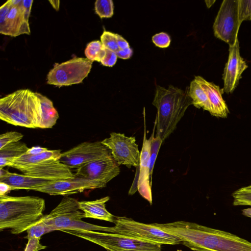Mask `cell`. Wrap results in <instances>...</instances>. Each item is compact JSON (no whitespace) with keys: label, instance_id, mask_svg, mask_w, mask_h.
<instances>
[{"label":"cell","instance_id":"obj_1","mask_svg":"<svg viewBox=\"0 0 251 251\" xmlns=\"http://www.w3.org/2000/svg\"><path fill=\"white\" fill-rule=\"evenodd\" d=\"M152 225L176 236L194 251H251V242L223 230L178 221Z\"/></svg>","mask_w":251,"mask_h":251},{"label":"cell","instance_id":"obj_2","mask_svg":"<svg viewBox=\"0 0 251 251\" xmlns=\"http://www.w3.org/2000/svg\"><path fill=\"white\" fill-rule=\"evenodd\" d=\"M45 200L34 196H0V231L13 234L26 231L44 216Z\"/></svg>","mask_w":251,"mask_h":251},{"label":"cell","instance_id":"obj_3","mask_svg":"<svg viewBox=\"0 0 251 251\" xmlns=\"http://www.w3.org/2000/svg\"><path fill=\"white\" fill-rule=\"evenodd\" d=\"M152 104L157 109L155 135L164 141L175 130L187 108L192 104L189 87L184 91L172 85L168 89L157 85Z\"/></svg>","mask_w":251,"mask_h":251},{"label":"cell","instance_id":"obj_4","mask_svg":"<svg viewBox=\"0 0 251 251\" xmlns=\"http://www.w3.org/2000/svg\"><path fill=\"white\" fill-rule=\"evenodd\" d=\"M42 110L36 92L18 90L0 99V119L8 124L27 128H40Z\"/></svg>","mask_w":251,"mask_h":251},{"label":"cell","instance_id":"obj_5","mask_svg":"<svg viewBox=\"0 0 251 251\" xmlns=\"http://www.w3.org/2000/svg\"><path fill=\"white\" fill-rule=\"evenodd\" d=\"M84 218L85 214L79 208L78 201L66 196L49 214L43 216V221L52 231L75 229L106 231V226L86 223L81 220Z\"/></svg>","mask_w":251,"mask_h":251},{"label":"cell","instance_id":"obj_6","mask_svg":"<svg viewBox=\"0 0 251 251\" xmlns=\"http://www.w3.org/2000/svg\"><path fill=\"white\" fill-rule=\"evenodd\" d=\"M61 231L97 244L107 251H162L161 245L117 233L82 229Z\"/></svg>","mask_w":251,"mask_h":251},{"label":"cell","instance_id":"obj_7","mask_svg":"<svg viewBox=\"0 0 251 251\" xmlns=\"http://www.w3.org/2000/svg\"><path fill=\"white\" fill-rule=\"evenodd\" d=\"M115 226L108 227L107 232L117 233L160 245L181 243L179 238L151 224L138 222L126 217L115 216Z\"/></svg>","mask_w":251,"mask_h":251},{"label":"cell","instance_id":"obj_8","mask_svg":"<svg viewBox=\"0 0 251 251\" xmlns=\"http://www.w3.org/2000/svg\"><path fill=\"white\" fill-rule=\"evenodd\" d=\"M23 0H9L0 7V33L16 37L30 34L28 22L31 9L24 7Z\"/></svg>","mask_w":251,"mask_h":251},{"label":"cell","instance_id":"obj_9","mask_svg":"<svg viewBox=\"0 0 251 251\" xmlns=\"http://www.w3.org/2000/svg\"><path fill=\"white\" fill-rule=\"evenodd\" d=\"M93 62L87 58L75 57L56 64L48 73V84L61 87L82 82L90 72Z\"/></svg>","mask_w":251,"mask_h":251},{"label":"cell","instance_id":"obj_10","mask_svg":"<svg viewBox=\"0 0 251 251\" xmlns=\"http://www.w3.org/2000/svg\"><path fill=\"white\" fill-rule=\"evenodd\" d=\"M238 8L239 0H223L213 26L215 36L229 47L233 46L238 40V33L242 23Z\"/></svg>","mask_w":251,"mask_h":251},{"label":"cell","instance_id":"obj_11","mask_svg":"<svg viewBox=\"0 0 251 251\" xmlns=\"http://www.w3.org/2000/svg\"><path fill=\"white\" fill-rule=\"evenodd\" d=\"M111 152L114 160L120 165L130 168L139 166L140 152L134 136H126L121 133L111 132L110 136L101 141Z\"/></svg>","mask_w":251,"mask_h":251},{"label":"cell","instance_id":"obj_12","mask_svg":"<svg viewBox=\"0 0 251 251\" xmlns=\"http://www.w3.org/2000/svg\"><path fill=\"white\" fill-rule=\"evenodd\" d=\"M109 154L110 151L101 142H85L62 153L59 161L76 169Z\"/></svg>","mask_w":251,"mask_h":251},{"label":"cell","instance_id":"obj_13","mask_svg":"<svg viewBox=\"0 0 251 251\" xmlns=\"http://www.w3.org/2000/svg\"><path fill=\"white\" fill-rule=\"evenodd\" d=\"M120 173L111 153L75 169V176L100 181L105 185Z\"/></svg>","mask_w":251,"mask_h":251},{"label":"cell","instance_id":"obj_14","mask_svg":"<svg viewBox=\"0 0 251 251\" xmlns=\"http://www.w3.org/2000/svg\"><path fill=\"white\" fill-rule=\"evenodd\" d=\"M106 185L96 181L76 177L65 180L54 181L35 189L34 191L50 195L68 196L79 193L86 190L102 188Z\"/></svg>","mask_w":251,"mask_h":251},{"label":"cell","instance_id":"obj_15","mask_svg":"<svg viewBox=\"0 0 251 251\" xmlns=\"http://www.w3.org/2000/svg\"><path fill=\"white\" fill-rule=\"evenodd\" d=\"M23 175L54 181L75 177L70 168L59 160H49L20 170Z\"/></svg>","mask_w":251,"mask_h":251},{"label":"cell","instance_id":"obj_16","mask_svg":"<svg viewBox=\"0 0 251 251\" xmlns=\"http://www.w3.org/2000/svg\"><path fill=\"white\" fill-rule=\"evenodd\" d=\"M248 67L246 62L240 56L238 39L233 46L229 48L228 60L223 74L224 92L229 94L234 91L242 77V74Z\"/></svg>","mask_w":251,"mask_h":251},{"label":"cell","instance_id":"obj_17","mask_svg":"<svg viewBox=\"0 0 251 251\" xmlns=\"http://www.w3.org/2000/svg\"><path fill=\"white\" fill-rule=\"evenodd\" d=\"M143 142L140 152L139 174L137 181V189L139 194L150 203L152 204L151 184L150 174V150L151 141L156 128L155 122L153 132L149 139L146 137L145 121Z\"/></svg>","mask_w":251,"mask_h":251},{"label":"cell","instance_id":"obj_18","mask_svg":"<svg viewBox=\"0 0 251 251\" xmlns=\"http://www.w3.org/2000/svg\"><path fill=\"white\" fill-rule=\"evenodd\" d=\"M194 80L202 87L207 95L211 109L210 114L217 117L226 118L229 110L222 97L223 89L201 76H196Z\"/></svg>","mask_w":251,"mask_h":251},{"label":"cell","instance_id":"obj_19","mask_svg":"<svg viewBox=\"0 0 251 251\" xmlns=\"http://www.w3.org/2000/svg\"><path fill=\"white\" fill-rule=\"evenodd\" d=\"M54 181L12 173L3 168L0 169V182L9 185L12 190L25 189L34 191Z\"/></svg>","mask_w":251,"mask_h":251},{"label":"cell","instance_id":"obj_20","mask_svg":"<svg viewBox=\"0 0 251 251\" xmlns=\"http://www.w3.org/2000/svg\"><path fill=\"white\" fill-rule=\"evenodd\" d=\"M110 199L106 196L92 201H78L79 209L82 211L85 218H94L114 223L115 216L108 212L105 207V203Z\"/></svg>","mask_w":251,"mask_h":251},{"label":"cell","instance_id":"obj_21","mask_svg":"<svg viewBox=\"0 0 251 251\" xmlns=\"http://www.w3.org/2000/svg\"><path fill=\"white\" fill-rule=\"evenodd\" d=\"M62 153L60 150H48L37 155L25 154L14 160L9 166L19 171L49 160H59Z\"/></svg>","mask_w":251,"mask_h":251},{"label":"cell","instance_id":"obj_22","mask_svg":"<svg viewBox=\"0 0 251 251\" xmlns=\"http://www.w3.org/2000/svg\"><path fill=\"white\" fill-rule=\"evenodd\" d=\"M29 149L25 143L18 141L0 149V169L9 167L14 160L26 153Z\"/></svg>","mask_w":251,"mask_h":251},{"label":"cell","instance_id":"obj_23","mask_svg":"<svg viewBox=\"0 0 251 251\" xmlns=\"http://www.w3.org/2000/svg\"><path fill=\"white\" fill-rule=\"evenodd\" d=\"M36 95L39 99L42 110L40 128H51L59 118L58 112L51 100L40 93L36 92Z\"/></svg>","mask_w":251,"mask_h":251},{"label":"cell","instance_id":"obj_24","mask_svg":"<svg viewBox=\"0 0 251 251\" xmlns=\"http://www.w3.org/2000/svg\"><path fill=\"white\" fill-rule=\"evenodd\" d=\"M189 95L195 107L201 108L210 113L211 109L207 95L202 87L194 79L191 82L189 87Z\"/></svg>","mask_w":251,"mask_h":251},{"label":"cell","instance_id":"obj_25","mask_svg":"<svg viewBox=\"0 0 251 251\" xmlns=\"http://www.w3.org/2000/svg\"><path fill=\"white\" fill-rule=\"evenodd\" d=\"M105 48L100 41H93L89 43L84 51L86 58L91 61L100 62L105 56Z\"/></svg>","mask_w":251,"mask_h":251},{"label":"cell","instance_id":"obj_26","mask_svg":"<svg viewBox=\"0 0 251 251\" xmlns=\"http://www.w3.org/2000/svg\"><path fill=\"white\" fill-rule=\"evenodd\" d=\"M234 206H251V185L242 187L232 194Z\"/></svg>","mask_w":251,"mask_h":251},{"label":"cell","instance_id":"obj_27","mask_svg":"<svg viewBox=\"0 0 251 251\" xmlns=\"http://www.w3.org/2000/svg\"><path fill=\"white\" fill-rule=\"evenodd\" d=\"M95 10L100 18H110L114 14L113 2L112 0H97Z\"/></svg>","mask_w":251,"mask_h":251},{"label":"cell","instance_id":"obj_28","mask_svg":"<svg viewBox=\"0 0 251 251\" xmlns=\"http://www.w3.org/2000/svg\"><path fill=\"white\" fill-rule=\"evenodd\" d=\"M52 231L42 218L26 230L27 235L25 238L27 239L34 237L40 238L42 235Z\"/></svg>","mask_w":251,"mask_h":251},{"label":"cell","instance_id":"obj_29","mask_svg":"<svg viewBox=\"0 0 251 251\" xmlns=\"http://www.w3.org/2000/svg\"><path fill=\"white\" fill-rule=\"evenodd\" d=\"M163 142V141L158 136L155 135H154L151 141L150 150V174L151 184L154 165Z\"/></svg>","mask_w":251,"mask_h":251},{"label":"cell","instance_id":"obj_30","mask_svg":"<svg viewBox=\"0 0 251 251\" xmlns=\"http://www.w3.org/2000/svg\"><path fill=\"white\" fill-rule=\"evenodd\" d=\"M100 42L106 49L115 52L119 50L115 33L104 30L100 36Z\"/></svg>","mask_w":251,"mask_h":251},{"label":"cell","instance_id":"obj_31","mask_svg":"<svg viewBox=\"0 0 251 251\" xmlns=\"http://www.w3.org/2000/svg\"><path fill=\"white\" fill-rule=\"evenodd\" d=\"M23 137L21 133L16 131H9L1 134L0 135V149L9 144L20 141Z\"/></svg>","mask_w":251,"mask_h":251},{"label":"cell","instance_id":"obj_32","mask_svg":"<svg viewBox=\"0 0 251 251\" xmlns=\"http://www.w3.org/2000/svg\"><path fill=\"white\" fill-rule=\"evenodd\" d=\"M238 11L241 23L244 21L251 20V0H239Z\"/></svg>","mask_w":251,"mask_h":251},{"label":"cell","instance_id":"obj_33","mask_svg":"<svg viewBox=\"0 0 251 251\" xmlns=\"http://www.w3.org/2000/svg\"><path fill=\"white\" fill-rule=\"evenodd\" d=\"M154 44L160 48H166L169 46L171 43L170 36L166 33L161 32L154 35L152 37Z\"/></svg>","mask_w":251,"mask_h":251},{"label":"cell","instance_id":"obj_34","mask_svg":"<svg viewBox=\"0 0 251 251\" xmlns=\"http://www.w3.org/2000/svg\"><path fill=\"white\" fill-rule=\"evenodd\" d=\"M105 56L100 62L104 66L113 67L117 62L118 56L116 52L107 49H105Z\"/></svg>","mask_w":251,"mask_h":251},{"label":"cell","instance_id":"obj_35","mask_svg":"<svg viewBox=\"0 0 251 251\" xmlns=\"http://www.w3.org/2000/svg\"><path fill=\"white\" fill-rule=\"evenodd\" d=\"M40 238L31 237L29 238L24 251H39L47 248L40 243Z\"/></svg>","mask_w":251,"mask_h":251},{"label":"cell","instance_id":"obj_36","mask_svg":"<svg viewBox=\"0 0 251 251\" xmlns=\"http://www.w3.org/2000/svg\"><path fill=\"white\" fill-rule=\"evenodd\" d=\"M116 53L118 57L123 59H127L131 57L133 54V50L130 47L124 50H119Z\"/></svg>","mask_w":251,"mask_h":251},{"label":"cell","instance_id":"obj_37","mask_svg":"<svg viewBox=\"0 0 251 251\" xmlns=\"http://www.w3.org/2000/svg\"><path fill=\"white\" fill-rule=\"evenodd\" d=\"M118 47L120 50H124L129 47L128 43L120 35L116 34Z\"/></svg>","mask_w":251,"mask_h":251},{"label":"cell","instance_id":"obj_38","mask_svg":"<svg viewBox=\"0 0 251 251\" xmlns=\"http://www.w3.org/2000/svg\"><path fill=\"white\" fill-rule=\"evenodd\" d=\"M48 149L46 148L39 146L32 147L29 148L25 154L29 155H37L48 151Z\"/></svg>","mask_w":251,"mask_h":251},{"label":"cell","instance_id":"obj_39","mask_svg":"<svg viewBox=\"0 0 251 251\" xmlns=\"http://www.w3.org/2000/svg\"><path fill=\"white\" fill-rule=\"evenodd\" d=\"M11 190V188L9 185L0 182V196L6 195Z\"/></svg>","mask_w":251,"mask_h":251},{"label":"cell","instance_id":"obj_40","mask_svg":"<svg viewBox=\"0 0 251 251\" xmlns=\"http://www.w3.org/2000/svg\"><path fill=\"white\" fill-rule=\"evenodd\" d=\"M49 2L54 9L57 11L59 10L60 5L59 0H49Z\"/></svg>","mask_w":251,"mask_h":251},{"label":"cell","instance_id":"obj_41","mask_svg":"<svg viewBox=\"0 0 251 251\" xmlns=\"http://www.w3.org/2000/svg\"><path fill=\"white\" fill-rule=\"evenodd\" d=\"M242 214L246 217L251 218V207L242 210Z\"/></svg>","mask_w":251,"mask_h":251},{"label":"cell","instance_id":"obj_42","mask_svg":"<svg viewBox=\"0 0 251 251\" xmlns=\"http://www.w3.org/2000/svg\"><path fill=\"white\" fill-rule=\"evenodd\" d=\"M207 7L210 8L213 3L215 2V0H205Z\"/></svg>","mask_w":251,"mask_h":251}]
</instances>
